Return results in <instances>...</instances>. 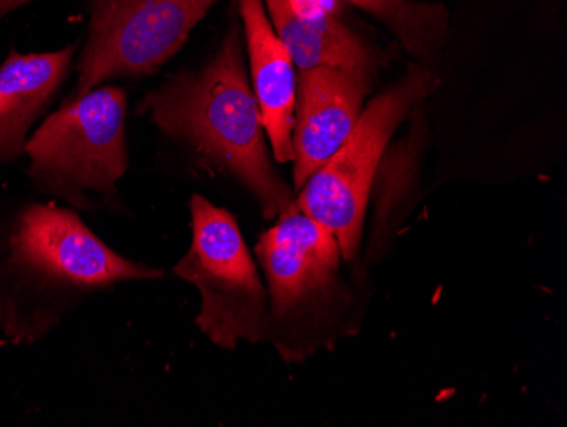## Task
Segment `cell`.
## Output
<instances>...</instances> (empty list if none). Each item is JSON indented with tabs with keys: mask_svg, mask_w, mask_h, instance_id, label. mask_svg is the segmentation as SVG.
<instances>
[{
	"mask_svg": "<svg viewBox=\"0 0 567 427\" xmlns=\"http://www.w3.org/2000/svg\"><path fill=\"white\" fill-rule=\"evenodd\" d=\"M162 271L114 253L75 213L31 203L0 220V333L34 344L85 296Z\"/></svg>",
	"mask_w": 567,
	"mask_h": 427,
	"instance_id": "cell-1",
	"label": "cell"
},
{
	"mask_svg": "<svg viewBox=\"0 0 567 427\" xmlns=\"http://www.w3.org/2000/svg\"><path fill=\"white\" fill-rule=\"evenodd\" d=\"M143 111L194 157L244 184L276 220L295 203L274 167L262 114L245 70L240 28H229L218 52L197 72H183L146 94Z\"/></svg>",
	"mask_w": 567,
	"mask_h": 427,
	"instance_id": "cell-2",
	"label": "cell"
},
{
	"mask_svg": "<svg viewBox=\"0 0 567 427\" xmlns=\"http://www.w3.org/2000/svg\"><path fill=\"white\" fill-rule=\"evenodd\" d=\"M257 242L267 279L266 343L284 362L302 363L346 336L352 293L340 271V245L292 203Z\"/></svg>",
	"mask_w": 567,
	"mask_h": 427,
	"instance_id": "cell-3",
	"label": "cell"
},
{
	"mask_svg": "<svg viewBox=\"0 0 567 427\" xmlns=\"http://www.w3.org/2000/svg\"><path fill=\"white\" fill-rule=\"evenodd\" d=\"M439 78L429 67L413 65L362 111L339 152L315 172L295 205L321 223L339 242L343 261L355 260L364 231L369 193L391 136L404 118L435 91Z\"/></svg>",
	"mask_w": 567,
	"mask_h": 427,
	"instance_id": "cell-4",
	"label": "cell"
},
{
	"mask_svg": "<svg viewBox=\"0 0 567 427\" xmlns=\"http://www.w3.org/2000/svg\"><path fill=\"white\" fill-rule=\"evenodd\" d=\"M28 175L43 193L76 209L87 191L114 196L127 169L126 92L113 85L70 98L25 142Z\"/></svg>",
	"mask_w": 567,
	"mask_h": 427,
	"instance_id": "cell-5",
	"label": "cell"
},
{
	"mask_svg": "<svg viewBox=\"0 0 567 427\" xmlns=\"http://www.w3.org/2000/svg\"><path fill=\"white\" fill-rule=\"evenodd\" d=\"M189 209L193 242L174 271L200 293V333L228 350L238 340L266 343L269 296L237 220L199 194Z\"/></svg>",
	"mask_w": 567,
	"mask_h": 427,
	"instance_id": "cell-6",
	"label": "cell"
},
{
	"mask_svg": "<svg viewBox=\"0 0 567 427\" xmlns=\"http://www.w3.org/2000/svg\"><path fill=\"white\" fill-rule=\"evenodd\" d=\"M215 4L216 0H92L72 98L111 79L157 72Z\"/></svg>",
	"mask_w": 567,
	"mask_h": 427,
	"instance_id": "cell-7",
	"label": "cell"
},
{
	"mask_svg": "<svg viewBox=\"0 0 567 427\" xmlns=\"http://www.w3.org/2000/svg\"><path fill=\"white\" fill-rule=\"evenodd\" d=\"M372 78L330 67L299 72L292 124L296 190H301L349 139L364 111Z\"/></svg>",
	"mask_w": 567,
	"mask_h": 427,
	"instance_id": "cell-8",
	"label": "cell"
},
{
	"mask_svg": "<svg viewBox=\"0 0 567 427\" xmlns=\"http://www.w3.org/2000/svg\"><path fill=\"white\" fill-rule=\"evenodd\" d=\"M238 9L247 38L250 84L259 103L264 129L272 145L274 159L286 164L295 161L296 65L274 30L264 0H238Z\"/></svg>",
	"mask_w": 567,
	"mask_h": 427,
	"instance_id": "cell-9",
	"label": "cell"
},
{
	"mask_svg": "<svg viewBox=\"0 0 567 427\" xmlns=\"http://www.w3.org/2000/svg\"><path fill=\"white\" fill-rule=\"evenodd\" d=\"M75 47L59 52H11L0 65V164L24 154L25 136L69 73Z\"/></svg>",
	"mask_w": 567,
	"mask_h": 427,
	"instance_id": "cell-10",
	"label": "cell"
},
{
	"mask_svg": "<svg viewBox=\"0 0 567 427\" xmlns=\"http://www.w3.org/2000/svg\"><path fill=\"white\" fill-rule=\"evenodd\" d=\"M264 6L277 37L299 70L330 67L374 75L384 63V53L365 43L330 12L299 16L289 0H264Z\"/></svg>",
	"mask_w": 567,
	"mask_h": 427,
	"instance_id": "cell-11",
	"label": "cell"
},
{
	"mask_svg": "<svg viewBox=\"0 0 567 427\" xmlns=\"http://www.w3.org/2000/svg\"><path fill=\"white\" fill-rule=\"evenodd\" d=\"M384 24L415 59H432L444 48L451 16L444 4L425 0H342Z\"/></svg>",
	"mask_w": 567,
	"mask_h": 427,
	"instance_id": "cell-12",
	"label": "cell"
},
{
	"mask_svg": "<svg viewBox=\"0 0 567 427\" xmlns=\"http://www.w3.org/2000/svg\"><path fill=\"white\" fill-rule=\"evenodd\" d=\"M31 2L34 0H0V19H4L9 12L18 11L19 8Z\"/></svg>",
	"mask_w": 567,
	"mask_h": 427,
	"instance_id": "cell-13",
	"label": "cell"
}]
</instances>
